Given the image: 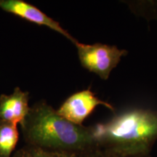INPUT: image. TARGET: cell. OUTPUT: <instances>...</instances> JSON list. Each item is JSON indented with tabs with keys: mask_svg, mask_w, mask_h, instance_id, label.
I'll return each mask as SVG.
<instances>
[{
	"mask_svg": "<svg viewBox=\"0 0 157 157\" xmlns=\"http://www.w3.org/2000/svg\"><path fill=\"white\" fill-rule=\"evenodd\" d=\"M90 157H151V154H123L98 148Z\"/></svg>",
	"mask_w": 157,
	"mask_h": 157,
	"instance_id": "30bf717a",
	"label": "cell"
},
{
	"mask_svg": "<svg viewBox=\"0 0 157 157\" xmlns=\"http://www.w3.org/2000/svg\"><path fill=\"white\" fill-rule=\"evenodd\" d=\"M127 2L135 14L148 19H157L156 1H129Z\"/></svg>",
	"mask_w": 157,
	"mask_h": 157,
	"instance_id": "9c48e42d",
	"label": "cell"
},
{
	"mask_svg": "<svg viewBox=\"0 0 157 157\" xmlns=\"http://www.w3.org/2000/svg\"><path fill=\"white\" fill-rule=\"evenodd\" d=\"M21 126L27 146L82 157H90L98 149L93 126L66 120L45 101L30 107Z\"/></svg>",
	"mask_w": 157,
	"mask_h": 157,
	"instance_id": "6da1fadb",
	"label": "cell"
},
{
	"mask_svg": "<svg viewBox=\"0 0 157 157\" xmlns=\"http://www.w3.org/2000/svg\"><path fill=\"white\" fill-rule=\"evenodd\" d=\"M99 105L114 111L111 104L98 98L91 90L87 89L69 96L56 111L66 120L75 124L82 125L84 121Z\"/></svg>",
	"mask_w": 157,
	"mask_h": 157,
	"instance_id": "277c9868",
	"label": "cell"
},
{
	"mask_svg": "<svg viewBox=\"0 0 157 157\" xmlns=\"http://www.w3.org/2000/svg\"><path fill=\"white\" fill-rule=\"evenodd\" d=\"M29 93L15 87L11 95H0V121L17 125L21 124L28 115Z\"/></svg>",
	"mask_w": 157,
	"mask_h": 157,
	"instance_id": "8992f818",
	"label": "cell"
},
{
	"mask_svg": "<svg viewBox=\"0 0 157 157\" xmlns=\"http://www.w3.org/2000/svg\"><path fill=\"white\" fill-rule=\"evenodd\" d=\"M74 45L77 49L82 66L103 80L109 78L112 70L121 61V58L128 53V51L124 49L102 43L87 44L78 42Z\"/></svg>",
	"mask_w": 157,
	"mask_h": 157,
	"instance_id": "3957f363",
	"label": "cell"
},
{
	"mask_svg": "<svg viewBox=\"0 0 157 157\" xmlns=\"http://www.w3.org/2000/svg\"><path fill=\"white\" fill-rule=\"evenodd\" d=\"M19 139L17 125L0 121V157H10Z\"/></svg>",
	"mask_w": 157,
	"mask_h": 157,
	"instance_id": "52a82bcc",
	"label": "cell"
},
{
	"mask_svg": "<svg viewBox=\"0 0 157 157\" xmlns=\"http://www.w3.org/2000/svg\"><path fill=\"white\" fill-rule=\"evenodd\" d=\"M0 8L7 13L39 25H44L59 33L75 44L78 41L65 30L60 23L51 18L35 6L22 0H0Z\"/></svg>",
	"mask_w": 157,
	"mask_h": 157,
	"instance_id": "5b68a950",
	"label": "cell"
},
{
	"mask_svg": "<svg viewBox=\"0 0 157 157\" xmlns=\"http://www.w3.org/2000/svg\"><path fill=\"white\" fill-rule=\"evenodd\" d=\"M13 157H82L78 155L63 152L50 151L37 147L25 146L18 149L13 155Z\"/></svg>",
	"mask_w": 157,
	"mask_h": 157,
	"instance_id": "ba28073f",
	"label": "cell"
},
{
	"mask_svg": "<svg viewBox=\"0 0 157 157\" xmlns=\"http://www.w3.org/2000/svg\"><path fill=\"white\" fill-rule=\"evenodd\" d=\"M93 127L98 148L123 154H151L157 140V111L129 109Z\"/></svg>",
	"mask_w": 157,
	"mask_h": 157,
	"instance_id": "7a4b0ae2",
	"label": "cell"
}]
</instances>
